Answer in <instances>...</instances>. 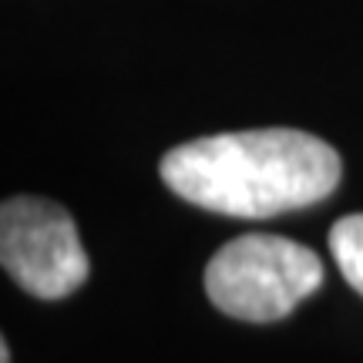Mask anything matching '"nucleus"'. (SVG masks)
I'll use <instances>...</instances> for the list:
<instances>
[{"label":"nucleus","mask_w":363,"mask_h":363,"mask_svg":"<svg viewBox=\"0 0 363 363\" xmlns=\"http://www.w3.org/2000/svg\"><path fill=\"white\" fill-rule=\"evenodd\" d=\"M340 155L323 138L296 128L208 135L162 158V182L208 212L269 219L323 202L340 185Z\"/></svg>","instance_id":"f257e3e1"},{"label":"nucleus","mask_w":363,"mask_h":363,"mask_svg":"<svg viewBox=\"0 0 363 363\" xmlns=\"http://www.w3.org/2000/svg\"><path fill=\"white\" fill-rule=\"evenodd\" d=\"M323 283V262L313 249L283 235H239L208 259L206 293L225 316L272 323Z\"/></svg>","instance_id":"f03ea898"},{"label":"nucleus","mask_w":363,"mask_h":363,"mask_svg":"<svg viewBox=\"0 0 363 363\" xmlns=\"http://www.w3.org/2000/svg\"><path fill=\"white\" fill-rule=\"evenodd\" d=\"M0 262L38 299H65L91 272L74 219L51 199L21 195L0 208Z\"/></svg>","instance_id":"7ed1b4c3"},{"label":"nucleus","mask_w":363,"mask_h":363,"mask_svg":"<svg viewBox=\"0 0 363 363\" xmlns=\"http://www.w3.org/2000/svg\"><path fill=\"white\" fill-rule=\"evenodd\" d=\"M330 252H333L343 279L363 296V212L343 216L330 229Z\"/></svg>","instance_id":"20e7f679"},{"label":"nucleus","mask_w":363,"mask_h":363,"mask_svg":"<svg viewBox=\"0 0 363 363\" xmlns=\"http://www.w3.org/2000/svg\"><path fill=\"white\" fill-rule=\"evenodd\" d=\"M0 363H11V347L7 343H0Z\"/></svg>","instance_id":"39448f33"}]
</instances>
